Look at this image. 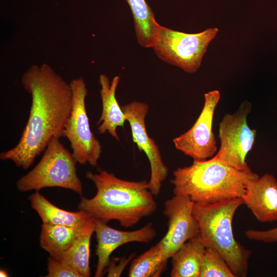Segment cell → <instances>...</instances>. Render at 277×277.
Listing matches in <instances>:
<instances>
[{"instance_id": "7a4b0ae2", "label": "cell", "mask_w": 277, "mask_h": 277, "mask_svg": "<svg viewBox=\"0 0 277 277\" xmlns=\"http://www.w3.org/2000/svg\"><path fill=\"white\" fill-rule=\"evenodd\" d=\"M98 171L86 173V177L94 184L96 192L91 199L81 197L80 210L106 223L117 221L125 228L132 227L156 210V203L148 188V181L124 180L100 168Z\"/></svg>"}, {"instance_id": "d6986e66", "label": "cell", "mask_w": 277, "mask_h": 277, "mask_svg": "<svg viewBox=\"0 0 277 277\" xmlns=\"http://www.w3.org/2000/svg\"><path fill=\"white\" fill-rule=\"evenodd\" d=\"M167 261L165 258L163 246L159 242L132 261L128 276H160L166 267Z\"/></svg>"}, {"instance_id": "44dd1931", "label": "cell", "mask_w": 277, "mask_h": 277, "mask_svg": "<svg viewBox=\"0 0 277 277\" xmlns=\"http://www.w3.org/2000/svg\"><path fill=\"white\" fill-rule=\"evenodd\" d=\"M200 277H235L228 265L214 249L206 248Z\"/></svg>"}, {"instance_id": "e0dca14e", "label": "cell", "mask_w": 277, "mask_h": 277, "mask_svg": "<svg viewBox=\"0 0 277 277\" xmlns=\"http://www.w3.org/2000/svg\"><path fill=\"white\" fill-rule=\"evenodd\" d=\"M206 247L200 235L185 242L171 256V277H200Z\"/></svg>"}, {"instance_id": "7c38bea8", "label": "cell", "mask_w": 277, "mask_h": 277, "mask_svg": "<svg viewBox=\"0 0 277 277\" xmlns=\"http://www.w3.org/2000/svg\"><path fill=\"white\" fill-rule=\"evenodd\" d=\"M97 245V263L95 277H102L110 262L112 252L122 245L131 242L149 243L156 235L152 223L133 231H122L112 228L107 223L94 219Z\"/></svg>"}, {"instance_id": "5b68a950", "label": "cell", "mask_w": 277, "mask_h": 277, "mask_svg": "<svg viewBox=\"0 0 277 277\" xmlns=\"http://www.w3.org/2000/svg\"><path fill=\"white\" fill-rule=\"evenodd\" d=\"M72 153L66 148L60 138L53 137L48 144L37 164L16 182L17 189L22 192L39 191L47 187L70 189L82 195V182L76 173Z\"/></svg>"}, {"instance_id": "3957f363", "label": "cell", "mask_w": 277, "mask_h": 277, "mask_svg": "<svg viewBox=\"0 0 277 277\" xmlns=\"http://www.w3.org/2000/svg\"><path fill=\"white\" fill-rule=\"evenodd\" d=\"M173 175L170 183L174 195L187 196L201 204L242 197L248 183L259 177L251 170H238L214 157L178 167Z\"/></svg>"}, {"instance_id": "ffe728a7", "label": "cell", "mask_w": 277, "mask_h": 277, "mask_svg": "<svg viewBox=\"0 0 277 277\" xmlns=\"http://www.w3.org/2000/svg\"><path fill=\"white\" fill-rule=\"evenodd\" d=\"M95 223L67 250L55 259L74 268L82 277L90 276V241L94 232Z\"/></svg>"}, {"instance_id": "cb8c5ba5", "label": "cell", "mask_w": 277, "mask_h": 277, "mask_svg": "<svg viewBox=\"0 0 277 277\" xmlns=\"http://www.w3.org/2000/svg\"><path fill=\"white\" fill-rule=\"evenodd\" d=\"M133 256V254L128 258H122L120 259L117 258L118 264L117 263V258H113V259L110 261L108 265L107 276H120L125 266Z\"/></svg>"}, {"instance_id": "52a82bcc", "label": "cell", "mask_w": 277, "mask_h": 277, "mask_svg": "<svg viewBox=\"0 0 277 277\" xmlns=\"http://www.w3.org/2000/svg\"><path fill=\"white\" fill-rule=\"evenodd\" d=\"M72 107L63 130L77 163H87L96 167L102 153V145L91 131L85 105L87 89L82 77L73 79L69 83Z\"/></svg>"}, {"instance_id": "30bf717a", "label": "cell", "mask_w": 277, "mask_h": 277, "mask_svg": "<svg viewBox=\"0 0 277 277\" xmlns=\"http://www.w3.org/2000/svg\"><path fill=\"white\" fill-rule=\"evenodd\" d=\"M121 108L130 124L133 142L139 151H144L148 157L151 174L147 187L154 195H157L162 182L168 176V169L163 161L159 146L147 133L145 118L149 107L145 103L134 101Z\"/></svg>"}, {"instance_id": "2e32d148", "label": "cell", "mask_w": 277, "mask_h": 277, "mask_svg": "<svg viewBox=\"0 0 277 277\" xmlns=\"http://www.w3.org/2000/svg\"><path fill=\"white\" fill-rule=\"evenodd\" d=\"M31 207L37 213L43 223L81 227L92 218L85 212H72L61 209L50 203L38 191L28 197Z\"/></svg>"}, {"instance_id": "6da1fadb", "label": "cell", "mask_w": 277, "mask_h": 277, "mask_svg": "<svg viewBox=\"0 0 277 277\" xmlns=\"http://www.w3.org/2000/svg\"><path fill=\"white\" fill-rule=\"evenodd\" d=\"M21 83L31 97L28 119L17 145L1 152L0 159L10 160L26 170L52 137H64L72 95L70 84L47 64L31 66L23 73Z\"/></svg>"}, {"instance_id": "ba28073f", "label": "cell", "mask_w": 277, "mask_h": 277, "mask_svg": "<svg viewBox=\"0 0 277 277\" xmlns=\"http://www.w3.org/2000/svg\"><path fill=\"white\" fill-rule=\"evenodd\" d=\"M250 102H244L232 114H226L219 125V149L213 157L239 170H250L246 162L254 144L256 131L251 129L247 116L251 110Z\"/></svg>"}, {"instance_id": "8fae6325", "label": "cell", "mask_w": 277, "mask_h": 277, "mask_svg": "<svg viewBox=\"0 0 277 277\" xmlns=\"http://www.w3.org/2000/svg\"><path fill=\"white\" fill-rule=\"evenodd\" d=\"M194 202L187 196L174 195L164 204L168 230L160 241L168 260L187 241L200 235V227L193 213Z\"/></svg>"}, {"instance_id": "8992f818", "label": "cell", "mask_w": 277, "mask_h": 277, "mask_svg": "<svg viewBox=\"0 0 277 277\" xmlns=\"http://www.w3.org/2000/svg\"><path fill=\"white\" fill-rule=\"evenodd\" d=\"M218 32L215 27L186 33L161 26L152 48L162 60L192 73L200 68L208 46Z\"/></svg>"}, {"instance_id": "ac0fdd59", "label": "cell", "mask_w": 277, "mask_h": 277, "mask_svg": "<svg viewBox=\"0 0 277 277\" xmlns=\"http://www.w3.org/2000/svg\"><path fill=\"white\" fill-rule=\"evenodd\" d=\"M132 12L138 43L145 48H152L161 25L145 0H125Z\"/></svg>"}, {"instance_id": "d4e9b609", "label": "cell", "mask_w": 277, "mask_h": 277, "mask_svg": "<svg viewBox=\"0 0 277 277\" xmlns=\"http://www.w3.org/2000/svg\"><path fill=\"white\" fill-rule=\"evenodd\" d=\"M0 276L1 277H7L8 276L7 272L4 270H0Z\"/></svg>"}, {"instance_id": "7402d4cb", "label": "cell", "mask_w": 277, "mask_h": 277, "mask_svg": "<svg viewBox=\"0 0 277 277\" xmlns=\"http://www.w3.org/2000/svg\"><path fill=\"white\" fill-rule=\"evenodd\" d=\"M47 277H82L72 266L50 256L47 262Z\"/></svg>"}, {"instance_id": "9a60e30c", "label": "cell", "mask_w": 277, "mask_h": 277, "mask_svg": "<svg viewBox=\"0 0 277 277\" xmlns=\"http://www.w3.org/2000/svg\"><path fill=\"white\" fill-rule=\"evenodd\" d=\"M94 223V219L91 218L81 227L43 223L40 234V246L49 253L50 256L55 258L69 248Z\"/></svg>"}, {"instance_id": "9c48e42d", "label": "cell", "mask_w": 277, "mask_h": 277, "mask_svg": "<svg viewBox=\"0 0 277 277\" xmlns=\"http://www.w3.org/2000/svg\"><path fill=\"white\" fill-rule=\"evenodd\" d=\"M220 96L218 90L205 93L203 109L194 125L186 132L173 139L175 148L193 161L206 160L212 157L217 151L212 124Z\"/></svg>"}, {"instance_id": "5bb4252c", "label": "cell", "mask_w": 277, "mask_h": 277, "mask_svg": "<svg viewBox=\"0 0 277 277\" xmlns=\"http://www.w3.org/2000/svg\"><path fill=\"white\" fill-rule=\"evenodd\" d=\"M120 78V76H115L110 83L106 75L101 74L100 75L102 111L97 123V125H100L97 128L99 133L108 132L117 141H119L120 138L116 132V128L118 127H124L126 121L115 97Z\"/></svg>"}, {"instance_id": "4fadbf2b", "label": "cell", "mask_w": 277, "mask_h": 277, "mask_svg": "<svg viewBox=\"0 0 277 277\" xmlns=\"http://www.w3.org/2000/svg\"><path fill=\"white\" fill-rule=\"evenodd\" d=\"M242 199L260 222L277 221V181L272 174L266 173L249 182Z\"/></svg>"}, {"instance_id": "603a6c76", "label": "cell", "mask_w": 277, "mask_h": 277, "mask_svg": "<svg viewBox=\"0 0 277 277\" xmlns=\"http://www.w3.org/2000/svg\"><path fill=\"white\" fill-rule=\"evenodd\" d=\"M245 234L251 240L265 243L277 242V227L266 230L250 229L246 231Z\"/></svg>"}, {"instance_id": "277c9868", "label": "cell", "mask_w": 277, "mask_h": 277, "mask_svg": "<svg viewBox=\"0 0 277 277\" xmlns=\"http://www.w3.org/2000/svg\"><path fill=\"white\" fill-rule=\"evenodd\" d=\"M242 197L215 204L194 203L193 213L200 227V236L206 248L216 250L235 276L247 275L251 251L234 239L232 222Z\"/></svg>"}]
</instances>
